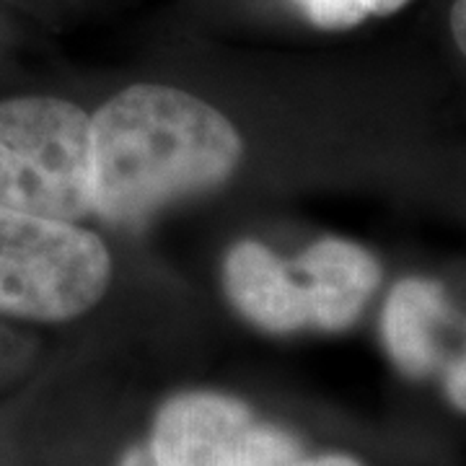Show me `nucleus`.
<instances>
[{"mask_svg": "<svg viewBox=\"0 0 466 466\" xmlns=\"http://www.w3.org/2000/svg\"><path fill=\"white\" fill-rule=\"evenodd\" d=\"M231 122L182 88L137 84L88 122L91 208L116 226L216 189L241 161Z\"/></svg>", "mask_w": 466, "mask_h": 466, "instance_id": "f257e3e1", "label": "nucleus"}, {"mask_svg": "<svg viewBox=\"0 0 466 466\" xmlns=\"http://www.w3.org/2000/svg\"><path fill=\"white\" fill-rule=\"evenodd\" d=\"M88 122L52 96L0 101V205L67 223L94 213Z\"/></svg>", "mask_w": 466, "mask_h": 466, "instance_id": "f03ea898", "label": "nucleus"}, {"mask_svg": "<svg viewBox=\"0 0 466 466\" xmlns=\"http://www.w3.org/2000/svg\"><path fill=\"white\" fill-rule=\"evenodd\" d=\"M112 280L99 236L76 223L0 205V314L67 321L94 309Z\"/></svg>", "mask_w": 466, "mask_h": 466, "instance_id": "7ed1b4c3", "label": "nucleus"}, {"mask_svg": "<svg viewBox=\"0 0 466 466\" xmlns=\"http://www.w3.org/2000/svg\"><path fill=\"white\" fill-rule=\"evenodd\" d=\"M146 451L153 466H280L300 443L236 397L184 391L156 412Z\"/></svg>", "mask_w": 466, "mask_h": 466, "instance_id": "20e7f679", "label": "nucleus"}, {"mask_svg": "<svg viewBox=\"0 0 466 466\" xmlns=\"http://www.w3.org/2000/svg\"><path fill=\"white\" fill-rule=\"evenodd\" d=\"M226 293L236 311L275 334L311 327L309 293L299 272L259 241H238L223 265Z\"/></svg>", "mask_w": 466, "mask_h": 466, "instance_id": "39448f33", "label": "nucleus"}, {"mask_svg": "<svg viewBox=\"0 0 466 466\" xmlns=\"http://www.w3.org/2000/svg\"><path fill=\"white\" fill-rule=\"evenodd\" d=\"M293 269L309 293L311 327L324 332L352 327L381 283L376 257L345 238H319L296 259Z\"/></svg>", "mask_w": 466, "mask_h": 466, "instance_id": "423d86ee", "label": "nucleus"}, {"mask_svg": "<svg viewBox=\"0 0 466 466\" xmlns=\"http://www.w3.org/2000/svg\"><path fill=\"white\" fill-rule=\"evenodd\" d=\"M449 321L443 288L425 278H404L391 288L381 317L383 345L401 373L422 379L441 360L438 332Z\"/></svg>", "mask_w": 466, "mask_h": 466, "instance_id": "0eeeda50", "label": "nucleus"}, {"mask_svg": "<svg viewBox=\"0 0 466 466\" xmlns=\"http://www.w3.org/2000/svg\"><path fill=\"white\" fill-rule=\"evenodd\" d=\"M303 16L319 29L342 32L368 18L366 0H296Z\"/></svg>", "mask_w": 466, "mask_h": 466, "instance_id": "6e6552de", "label": "nucleus"}, {"mask_svg": "<svg viewBox=\"0 0 466 466\" xmlns=\"http://www.w3.org/2000/svg\"><path fill=\"white\" fill-rule=\"evenodd\" d=\"M446 397L449 401L456 407V410H461L466 412V352L459 358V360H453L446 370Z\"/></svg>", "mask_w": 466, "mask_h": 466, "instance_id": "1a4fd4ad", "label": "nucleus"}, {"mask_svg": "<svg viewBox=\"0 0 466 466\" xmlns=\"http://www.w3.org/2000/svg\"><path fill=\"white\" fill-rule=\"evenodd\" d=\"M280 466H366L360 459L350 453H319V456H296Z\"/></svg>", "mask_w": 466, "mask_h": 466, "instance_id": "9d476101", "label": "nucleus"}, {"mask_svg": "<svg viewBox=\"0 0 466 466\" xmlns=\"http://www.w3.org/2000/svg\"><path fill=\"white\" fill-rule=\"evenodd\" d=\"M451 32L459 50L466 55V0H456L451 8Z\"/></svg>", "mask_w": 466, "mask_h": 466, "instance_id": "9b49d317", "label": "nucleus"}, {"mask_svg": "<svg viewBox=\"0 0 466 466\" xmlns=\"http://www.w3.org/2000/svg\"><path fill=\"white\" fill-rule=\"evenodd\" d=\"M410 0H366L368 16H391L401 11Z\"/></svg>", "mask_w": 466, "mask_h": 466, "instance_id": "f8f14e48", "label": "nucleus"}, {"mask_svg": "<svg viewBox=\"0 0 466 466\" xmlns=\"http://www.w3.org/2000/svg\"><path fill=\"white\" fill-rule=\"evenodd\" d=\"M119 466H153L150 464V456L146 449H133L125 453V459H122V464Z\"/></svg>", "mask_w": 466, "mask_h": 466, "instance_id": "ddd939ff", "label": "nucleus"}]
</instances>
